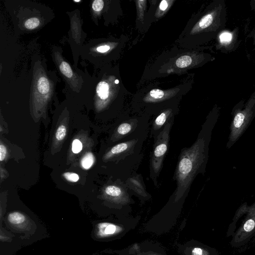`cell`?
Masks as SVG:
<instances>
[{"label":"cell","instance_id":"obj_1","mask_svg":"<svg viewBox=\"0 0 255 255\" xmlns=\"http://www.w3.org/2000/svg\"><path fill=\"white\" fill-rule=\"evenodd\" d=\"M199 141L198 140L190 147L181 150L173 176L177 185L174 192L175 202L189 191L200 165L201 147Z\"/></svg>","mask_w":255,"mask_h":255},{"label":"cell","instance_id":"obj_2","mask_svg":"<svg viewBox=\"0 0 255 255\" xmlns=\"http://www.w3.org/2000/svg\"><path fill=\"white\" fill-rule=\"evenodd\" d=\"M172 125L173 119L168 122L159 134L153 138L154 144L149 162V177L156 187L158 186L157 178L169 146L170 132Z\"/></svg>","mask_w":255,"mask_h":255},{"label":"cell","instance_id":"obj_3","mask_svg":"<svg viewBox=\"0 0 255 255\" xmlns=\"http://www.w3.org/2000/svg\"><path fill=\"white\" fill-rule=\"evenodd\" d=\"M173 119L172 110H166L159 114L154 120L150 128V134L153 138L163 129L166 124Z\"/></svg>","mask_w":255,"mask_h":255},{"label":"cell","instance_id":"obj_4","mask_svg":"<svg viewBox=\"0 0 255 255\" xmlns=\"http://www.w3.org/2000/svg\"><path fill=\"white\" fill-rule=\"evenodd\" d=\"M128 187L126 183L123 187L111 185L107 186L105 189L107 195L112 197L120 202L126 204L129 202V197L128 192Z\"/></svg>","mask_w":255,"mask_h":255},{"label":"cell","instance_id":"obj_5","mask_svg":"<svg viewBox=\"0 0 255 255\" xmlns=\"http://www.w3.org/2000/svg\"><path fill=\"white\" fill-rule=\"evenodd\" d=\"M140 175L133 174L125 182L128 189L143 197H149Z\"/></svg>","mask_w":255,"mask_h":255},{"label":"cell","instance_id":"obj_6","mask_svg":"<svg viewBox=\"0 0 255 255\" xmlns=\"http://www.w3.org/2000/svg\"><path fill=\"white\" fill-rule=\"evenodd\" d=\"M122 231V228L110 223H101L98 225V234L100 237H106L117 234Z\"/></svg>","mask_w":255,"mask_h":255},{"label":"cell","instance_id":"obj_7","mask_svg":"<svg viewBox=\"0 0 255 255\" xmlns=\"http://www.w3.org/2000/svg\"><path fill=\"white\" fill-rule=\"evenodd\" d=\"M25 220V216L19 212H11L8 216V221L13 225L22 224Z\"/></svg>","mask_w":255,"mask_h":255},{"label":"cell","instance_id":"obj_8","mask_svg":"<svg viewBox=\"0 0 255 255\" xmlns=\"http://www.w3.org/2000/svg\"><path fill=\"white\" fill-rule=\"evenodd\" d=\"M98 95L102 99H106L109 96V86L105 82H100L96 89Z\"/></svg>","mask_w":255,"mask_h":255},{"label":"cell","instance_id":"obj_9","mask_svg":"<svg viewBox=\"0 0 255 255\" xmlns=\"http://www.w3.org/2000/svg\"><path fill=\"white\" fill-rule=\"evenodd\" d=\"M95 162V157L92 153L89 152L86 153L81 160V164L86 169L90 168Z\"/></svg>","mask_w":255,"mask_h":255},{"label":"cell","instance_id":"obj_10","mask_svg":"<svg viewBox=\"0 0 255 255\" xmlns=\"http://www.w3.org/2000/svg\"><path fill=\"white\" fill-rule=\"evenodd\" d=\"M37 88L39 93L45 94L49 91V83L47 79L44 77H40L37 82Z\"/></svg>","mask_w":255,"mask_h":255},{"label":"cell","instance_id":"obj_11","mask_svg":"<svg viewBox=\"0 0 255 255\" xmlns=\"http://www.w3.org/2000/svg\"><path fill=\"white\" fill-rule=\"evenodd\" d=\"M192 62L191 58L187 55L180 57L176 61V65L179 68H185L188 66Z\"/></svg>","mask_w":255,"mask_h":255},{"label":"cell","instance_id":"obj_12","mask_svg":"<svg viewBox=\"0 0 255 255\" xmlns=\"http://www.w3.org/2000/svg\"><path fill=\"white\" fill-rule=\"evenodd\" d=\"M213 17L212 14H207L203 16L198 23L199 26L201 28L208 27L212 22Z\"/></svg>","mask_w":255,"mask_h":255},{"label":"cell","instance_id":"obj_13","mask_svg":"<svg viewBox=\"0 0 255 255\" xmlns=\"http://www.w3.org/2000/svg\"><path fill=\"white\" fill-rule=\"evenodd\" d=\"M59 68L61 72L65 76L68 78L72 77L73 75L72 70L69 64L67 62L62 61L59 66Z\"/></svg>","mask_w":255,"mask_h":255},{"label":"cell","instance_id":"obj_14","mask_svg":"<svg viewBox=\"0 0 255 255\" xmlns=\"http://www.w3.org/2000/svg\"><path fill=\"white\" fill-rule=\"evenodd\" d=\"M67 129L65 126L61 125L57 128L56 133V139L58 141H61L64 139L66 134Z\"/></svg>","mask_w":255,"mask_h":255},{"label":"cell","instance_id":"obj_15","mask_svg":"<svg viewBox=\"0 0 255 255\" xmlns=\"http://www.w3.org/2000/svg\"><path fill=\"white\" fill-rule=\"evenodd\" d=\"M40 21L38 18L33 17L27 19L24 23V26L28 29H32L37 27Z\"/></svg>","mask_w":255,"mask_h":255},{"label":"cell","instance_id":"obj_16","mask_svg":"<svg viewBox=\"0 0 255 255\" xmlns=\"http://www.w3.org/2000/svg\"><path fill=\"white\" fill-rule=\"evenodd\" d=\"M83 145L81 141L78 139L73 140L72 144V151L74 153H78L82 149Z\"/></svg>","mask_w":255,"mask_h":255},{"label":"cell","instance_id":"obj_17","mask_svg":"<svg viewBox=\"0 0 255 255\" xmlns=\"http://www.w3.org/2000/svg\"><path fill=\"white\" fill-rule=\"evenodd\" d=\"M232 39V34L229 32H224L220 35V42L223 44L229 43Z\"/></svg>","mask_w":255,"mask_h":255},{"label":"cell","instance_id":"obj_18","mask_svg":"<svg viewBox=\"0 0 255 255\" xmlns=\"http://www.w3.org/2000/svg\"><path fill=\"white\" fill-rule=\"evenodd\" d=\"M63 176L67 180L72 182H77L79 179V176L73 172H65Z\"/></svg>","mask_w":255,"mask_h":255},{"label":"cell","instance_id":"obj_19","mask_svg":"<svg viewBox=\"0 0 255 255\" xmlns=\"http://www.w3.org/2000/svg\"><path fill=\"white\" fill-rule=\"evenodd\" d=\"M255 228V221L253 219L248 220L244 224L243 230L246 232H250Z\"/></svg>","mask_w":255,"mask_h":255},{"label":"cell","instance_id":"obj_20","mask_svg":"<svg viewBox=\"0 0 255 255\" xmlns=\"http://www.w3.org/2000/svg\"><path fill=\"white\" fill-rule=\"evenodd\" d=\"M150 96L154 99L162 98L164 94L163 91L159 89H153L149 93Z\"/></svg>","mask_w":255,"mask_h":255},{"label":"cell","instance_id":"obj_21","mask_svg":"<svg viewBox=\"0 0 255 255\" xmlns=\"http://www.w3.org/2000/svg\"><path fill=\"white\" fill-rule=\"evenodd\" d=\"M244 115L242 113L238 114L234 119V124L236 128H239L243 123Z\"/></svg>","mask_w":255,"mask_h":255},{"label":"cell","instance_id":"obj_22","mask_svg":"<svg viewBox=\"0 0 255 255\" xmlns=\"http://www.w3.org/2000/svg\"><path fill=\"white\" fill-rule=\"evenodd\" d=\"M104 1L102 0H94L92 4V8L96 11H100L103 8Z\"/></svg>","mask_w":255,"mask_h":255},{"label":"cell","instance_id":"obj_23","mask_svg":"<svg viewBox=\"0 0 255 255\" xmlns=\"http://www.w3.org/2000/svg\"><path fill=\"white\" fill-rule=\"evenodd\" d=\"M192 255H209L207 251L202 248L195 247L193 249L191 253Z\"/></svg>","mask_w":255,"mask_h":255},{"label":"cell","instance_id":"obj_24","mask_svg":"<svg viewBox=\"0 0 255 255\" xmlns=\"http://www.w3.org/2000/svg\"><path fill=\"white\" fill-rule=\"evenodd\" d=\"M7 153V150L4 145L2 144L0 145V161H2L5 158Z\"/></svg>","mask_w":255,"mask_h":255},{"label":"cell","instance_id":"obj_25","mask_svg":"<svg viewBox=\"0 0 255 255\" xmlns=\"http://www.w3.org/2000/svg\"><path fill=\"white\" fill-rule=\"evenodd\" d=\"M110 47L108 45H102L100 46L97 48V50L100 52H105L108 51L110 49Z\"/></svg>","mask_w":255,"mask_h":255},{"label":"cell","instance_id":"obj_26","mask_svg":"<svg viewBox=\"0 0 255 255\" xmlns=\"http://www.w3.org/2000/svg\"><path fill=\"white\" fill-rule=\"evenodd\" d=\"M168 6L167 1L166 0H162L160 3L159 8L162 10H165Z\"/></svg>","mask_w":255,"mask_h":255},{"label":"cell","instance_id":"obj_27","mask_svg":"<svg viewBox=\"0 0 255 255\" xmlns=\"http://www.w3.org/2000/svg\"><path fill=\"white\" fill-rule=\"evenodd\" d=\"M115 82L116 84H118L119 83V81L118 80H116Z\"/></svg>","mask_w":255,"mask_h":255},{"label":"cell","instance_id":"obj_28","mask_svg":"<svg viewBox=\"0 0 255 255\" xmlns=\"http://www.w3.org/2000/svg\"></svg>","mask_w":255,"mask_h":255}]
</instances>
